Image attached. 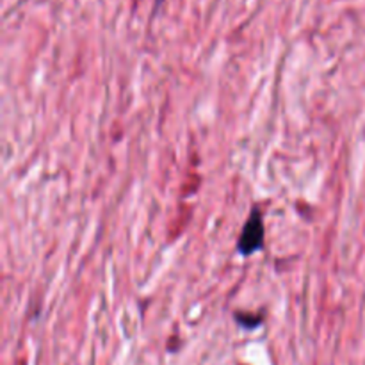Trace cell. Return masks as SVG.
Masks as SVG:
<instances>
[{"mask_svg": "<svg viewBox=\"0 0 365 365\" xmlns=\"http://www.w3.org/2000/svg\"><path fill=\"white\" fill-rule=\"evenodd\" d=\"M264 245V221L262 214L259 209L252 210V216L245 223L239 237V252L245 257H250L252 253L259 252Z\"/></svg>", "mask_w": 365, "mask_h": 365, "instance_id": "6da1fadb", "label": "cell"}]
</instances>
